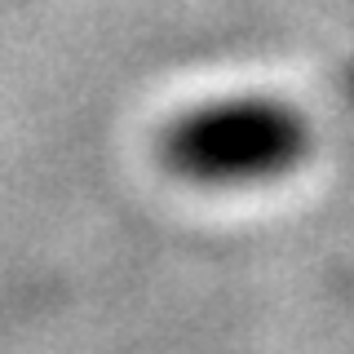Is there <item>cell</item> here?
Wrapping results in <instances>:
<instances>
[{
  "label": "cell",
  "instance_id": "1",
  "mask_svg": "<svg viewBox=\"0 0 354 354\" xmlns=\"http://www.w3.org/2000/svg\"><path fill=\"white\" fill-rule=\"evenodd\" d=\"M306 120L274 97H221L164 133V160L191 182L243 186L288 173L306 155Z\"/></svg>",
  "mask_w": 354,
  "mask_h": 354
}]
</instances>
